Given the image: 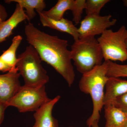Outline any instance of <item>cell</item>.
<instances>
[{
  "label": "cell",
  "mask_w": 127,
  "mask_h": 127,
  "mask_svg": "<svg viewBox=\"0 0 127 127\" xmlns=\"http://www.w3.org/2000/svg\"><path fill=\"white\" fill-rule=\"evenodd\" d=\"M71 58L78 71L84 74L102 64L101 48L95 36L80 38L71 47Z\"/></svg>",
  "instance_id": "3957f363"
},
{
  "label": "cell",
  "mask_w": 127,
  "mask_h": 127,
  "mask_svg": "<svg viewBox=\"0 0 127 127\" xmlns=\"http://www.w3.org/2000/svg\"><path fill=\"white\" fill-rule=\"evenodd\" d=\"M127 30L122 26L117 32L111 30H105L97 39L102 51L104 61H119L127 60L126 41Z\"/></svg>",
  "instance_id": "5b68a950"
},
{
  "label": "cell",
  "mask_w": 127,
  "mask_h": 127,
  "mask_svg": "<svg viewBox=\"0 0 127 127\" xmlns=\"http://www.w3.org/2000/svg\"><path fill=\"white\" fill-rule=\"evenodd\" d=\"M7 17V14L5 8L0 4V18L5 21Z\"/></svg>",
  "instance_id": "603a6c76"
},
{
  "label": "cell",
  "mask_w": 127,
  "mask_h": 127,
  "mask_svg": "<svg viewBox=\"0 0 127 127\" xmlns=\"http://www.w3.org/2000/svg\"><path fill=\"white\" fill-rule=\"evenodd\" d=\"M28 43L35 49L42 61L52 66L71 87L75 74L71 62L68 41L40 31L29 22L25 27Z\"/></svg>",
  "instance_id": "6da1fadb"
},
{
  "label": "cell",
  "mask_w": 127,
  "mask_h": 127,
  "mask_svg": "<svg viewBox=\"0 0 127 127\" xmlns=\"http://www.w3.org/2000/svg\"><path fill=\"white\" fill-rule=\"evenodd\" d=\"M22 39V37L20 35L14 36L10 46L0 56V59L4 63L15 69L16 68V65L17 62L16 53Z\"/></svg>",
  "instance_id": "9a60e30c"
},
{
  "label": "cell",
  "mask_w": 127,
  "mask_h": 127,
  "mask_svg": "<svg viewBox=\"0 0 127 127\" xmlns=\"http://www.w3.org/2000/svg\"><path fill=\"white\" fill-rule=\"evenodd\" d=\"M51 99L48 97L45 86H21L15 96L7 103L15 107L21 113L35 112Z\"/></svg>",
  "instance_id": "8992f818"
},
{
  "label": "cell",
  "mask_w": 127,
  "mask_h": 127,
  "mask_svg": "<svg viewBox=\"0 0 127 127\" xmlns=\"http://www.w3.org/2000/svg\"><path fill=\"white\" fill-rule=\"evenodd\" d=\"M123 1L124 6L127 7V0H124Z\"/></svg>",
  "instance_id": "cb8c5ba5"
},
{
  "label": "cell",
  "mask_w": 127,
  "mask_h": 127,
  "mask_svg": "<svg viewBox=\"0 0 127 127\" xmlns=\"http://www.w3.org/2000/svg\"><path fill=\"white\" fill-rule=\"evenodd\" d=\"M123 127H127V123H126L125 124V125H124V126Z\"/></svg>",
  "instance_id": "83f0119b"
},
{
  "label": "cell",
  "mask_w": 127,
  "mask_h": 127,
  "mask_svg": "<svg viewBox=\"0 0 127 127\" xmlns=\"http://www.w3.org/2000/svg\"><path fill=\"white\" fill-rule=\"evenodd\" d=\"M73 2L74 0H58L51 9L42 12L48 18L59 20L64 18V15L66 11L72 10Z\"/></svg>",
  "instance_id": "2e32d148"
},
{
  "label": "cell",
  "mask_w": 127,
  "mask_h": 127,
  "mask_svg": "<svg viewBox=\"0 0 127 127\" xmlns=\"http://www.w3.org/2000/svg\"><path fill=\"white\" fill-rule=\"evenodd\" d=\"M4 21L2 20L0 18V28L2 26V25H3V23H4Z\"/></svg>",
  "instance_id": "d4e9b609"
},
{
  "label": "cell",
  "mask_w": 127,
  "mask_h": 127,
  "mask_svg": "<svg viewBox=\"0 0 127 127\" xmlns=\"http://www.w3.org/2000/svg\"><path fill=\"white\" fill-rule=\"evenodd\" d=\"M86 0H74L72 10L73 21L76 25L81 21L82 14L86 7Z\"/></svg>",
  "instance_id": "d6986e66"
},
{
  "label": "cell",
  "mask_w": 127,
  "mask_h": 127,
  "mask_svg": "<svg viewBox=\"0 0 127 127\" xmlns=\"http://www.w3.org/2000/svg\"><path fill=\"white\" fill-rule=\"evenodd\" d=\"M16 67L23 77L26 86H45L49 81L46 71L41 65V60L35 49L31 45L17 57Z\"/></svg>",
  "instance_id": "277c9868"
},
{
  "label": "cell",
  "mask_w": 127,
  "mask_h": 127,
  "mask_svg": "<svg viewBox=\"0 0 127 127\" xmlns=\"http://www.w3.org/2000/svg\"><path fill=\"white\" fill-rule=\"evenodd\" d=\"M8 107L7 103L0 101V125L4 120L5 111Z\"/></svg>",
  "instance_id": "44dd1931"
},
{
  "label": "cell",
  "mask_w": 127,
  "mask_h": 127,
  "mask_svg": "<svg viewBox=\"0 0 127 127\" xmlns=\"http://www.w3.org/2000/svg\"><path fill=\"white\" fill-rule=\"evenodd\" d=\"M104 107L105 127H123L127 122V114L113 104H106Z\"/></svg>",
  "instance_id": "4fadbf2b"
},
{
  "label": "cell",
  "mask_w": 127,
  "mask_h": 127,
  "mask_svg": "<svg viewBox=\"0 0 127 127\" xmlns=\"http://www.w3.org/2000/svg\"><path fill=\"white\" fill-rule=\"evenodd\" d=\"M16 68H13L11 67L6 65L0 59V71L2 72H8L12 70H15Z\"/></svg>",
  "instance_id": "7402d4cb"
},
{
  "label": "cell",
  "mask_w": 127,
  "mask_h": 127,
  "mask_svg": "<svg viewBox=\"0 0 127 127\" xmlns=\"http://www.w3.org/2000/svg\"><path fill=\"white\" fill-rule=\"evenodd\" d=\"M107 61L108 77H127V65H120L111 61Z\"/></svg>",
  "instance_id": "ac0fdd59"
},
{
  "label": "cell",
  "mask_w": 127,
  "mask_h": 127,
  "mask_svg": "<svg viewBox=\"0 0 127 127\" xmlns=\"http://www.w3.org/2000/svg\"><path fill=\"white\" fill-rule=\"evenodd\" d=\"M127 114V93L118 97L112 103Z\"/></svg>",
  "instance_id": "ffe728a7"
},
{
  "label": "cell",
  "mask_w": 127,
  "mask_h": 127,
  "mask_svg": "<svg viewBox=\"0 0 127 127\" xmlns=\"http://www.w3.org/2000/svg\"><path fill=\"white\" fill-rule=\"evenodd\" d=\"M111 15H86L81 21L80 27L78 28L79 39L101 35L105 30L115 25L117 22V19L111 20Z\"/></svg>",
  "instance_id": "52a82bcc"
},
{
  "label": "cell",
  "mask_w": 127,
  "mask_h": 127,
  "mask_svg": "<svg viewBox=\"0 0 127 127\" xmlns=\"http://www.w3.org/2000/svg\"><path fill=\"white\" fill-rule=\"evenodd\" d=\"M108 64L104 61L101 65L83 74L79 83L80 90L91 95L93 104L92 113L87 121L88 127L98 125L100 113L104 107V89L108 77L107 76Z\"/></svg>",
  "instance_id": "7a4b0ae2"
},
{
  "label": "cell",
  "mask_w": 127,
  "mask_h": 127,
  "mask_svg": "<svg viewBox=\"0 0 127 127\" xmlns=\"http://www.w3.org/2000/svg\"><path fill=\"white\" fill-rule=\"evenodd\" d=\"M37 12L39 14L40 21L43 26L68 33L73 37L75 41L79 39L78 28L74 25L72 21L64 18L59 20H56L46 16L42 12Z\"/></svg>",
  "instance_id": "30bf717a"
},
{
  "label": "cell",
  "mask_w": 127,
  "mask_h": 127,
  "mask_svg": "<svg viewBox=\"0 0 127 127\" xmlns=\"http://www.w3.org/2000/svg\"></svg>",
  "instance_id": "f1b7e54d"
},
{
  "label": "cell",
  "mask_w": 127,
  "mask_h": 127,
  "mask_svg": "<svg viewBox=\"0 0 127 127\" xmlns=\"http://www.w3.org/2000/svg\"><path fill=\"white\" fill-rule=\"evenodd\" d=\"M105 87L104 106L112 104L116 98L127 93V81L118 77H108Z\"/></svg>",
  "instance_id": "8fae6325"
},
{
  "label": "cell",
  "mask_w": 127,
  "mask_h": 127,
  "mask_svg": "<svg viewBox=\"0 0 127 127\" xmlns=\"http://www.w3.org/2000/svg\"><path fill=\"white\" fill-rule=\"evenodd\" d=\"M27 19L24 9L17 3L14 13L0 28V43L6 40L18 24Z\"/></svg>",
  "instance_id": "7c38bea8"
},
{
  "label": "cell",
  "mask_w": 127,
  "mask_h": 127,
  "mask_svg": "<svg viewBox=\"0 0 127 127\" xmlns=\"http://www.w3.org/2000/svg\"><path fill=\"white\" fill-rule=\"evenodd\" d=\"M5 2L9 3L12 2L19 4L23 9H26L27 20L29 22L36 15L35 10L37 12H42L46 8V4L43 0H7Z\"/></svg>",
  "instance_id": "5bb4252c"
},
{
  "label": "cell",
  "mask_w": 127,
  "mask_h": 127,
  "mask_svg": "<svg viewBox=\"0 0 127 127\" xmlns=\"http://www.w3.org/2000/svg\"><path fill=\"white\" fill-rule=\"evenodd\" d=\"M109 0H87L85 10L87 15H99L101 10Z\"/></svg>",
  "instance_id": "e0dca14e"
},
{
  "label": "cell",
  "mask_w": 127,
  "mask_h": 127,
  "mask_svg": "<svg viewBox=\"0 0 127 127\" xmlns=\"http://www.w3.org/2000/svg\"><path fill=\"white\" fill-rule=\"evenodd\" d=\"M125 43H126V47H127V39L126 40V41H125Z\"/></svg>",
  "instance_id": "4316f807"
},
{
  "label": "cell",
  "mask_w": 127,
  "mask_h": 127,
  "mask_svg": "<svg viewBox=\"0 0 127 127\" xmlns=\"http://www.w3.org/2000/svg\"><path fill=\"white\" fill-rule=\"evenodd\" d=\"M92 127H99V126H98V125H94Z\"/></svg>",
  "instance_id": "484cf974"
},
{
  "label": "cell",
  "mask_w": 127,
  "mask_h": 127,
  "mask_svg": "<svg viewBox=\"0 0 127 127\" xmlns=\"http://www.w3.org/2000/svg\"><path fill=\"white\" fill-rule=\"evenodd\" d=\"M61 96L58 95L35 111L33 127H59L58 121L52 116V110Z\"/></svg>",
  "instance_id": "9c48e42d"
},
{
  "label": "cell",
  "mask_w": 127,
  "mask_h": 127,
  "mask_svg": "<svg viewBox=\"0 0 127 127\" xmlns=\"http://www.w3.org/2000/svg\"><path fill=\"white\" fill-rule=\"evenodd\" d=\"M20 76L17 68L0 75V101L7 104L17 93L21 86Z\"/></svg>",
  "instance_id": "ba28073f"
}]
</instances>
